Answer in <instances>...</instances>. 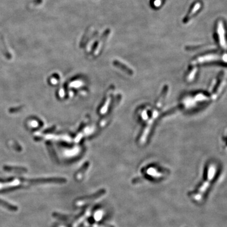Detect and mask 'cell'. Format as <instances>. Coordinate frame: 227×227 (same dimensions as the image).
I'll return each mask as SVG.
<instances>
[{"label": "cell", "instance_id": "obj_1", "mask_svg": "<svg viewBox=\"0 0 227 227\" xmlns=\"http://www.w3.org/2000/svg\"><path fill=\"white\" fill-rule=\"evenodd\" d=\"M66 180L62 178H53V179H16L11 181L6 182V183H0V189H6V188L14 187L18 186H30L39 184L45 183H57L63 184L66 183Z\"/></svg>", "mask_w": 227, "mask_h": 227}, {"label": "cell", "instance_id": "obj_2", "mask_svg": "<svg viewBox=\"0 0 227 227\" xmlns=\"http://www.w3.org/2000/svg\"><path fill=\"white\" fill-rule=\"evenodd\" d=\"M216 173V167L215 165H211L208 168V172H207V179L204 181V183L199 188V189L196 194H195L193 196V199L194 200L199 201L203 198V195L205 194L206 191L209 188V186L211 183V181L213 180Z\"/></svg>", "mask_w": 227, "mask_h": 227}, {"label": "cell", "instance_id": "obj_3", "mask_svg": "<svg viewBox=\"0 0 227 227\" xmlns=\"http://www.w3.org/2000/svg\"><path fill=\"white\" fill-rule=\"evenodd\" d=\"M106 193V191L105 189H101L99 191L97 192V193L92 194V196H90L86 198H83L76 201L75 204L77 206H81L85 204H87L90 202H92L94 201L101 198L103 196H104Z\"/></svg>", "mask_w": 227, "mask_h": 227}, {"label": "cell", "instance_id": "obj_4", "mask_svg": "<svg viewBox=\"0 0 227 227\" xmlns=\"http://www.w3.org/2000/svg\"><path fill=\"white\" fill-rule=\"evenodd\" d=\"M201 8V3L199 2H197L194 5L192 8L191 9V11H189V13L187 14V15L184 17L183 19V23H187L189 22V20L192 18V17L194 15V14H196L197 11L199 10Z\"/></svg>", "mask_w": 227, "mask_h": 227}, {"label": "cell", "instance_id": "obj_5", "mask_svg": "<svg viewBox=\"0 0 227 227\" xmlns=\"http://www.w3.org/2000/svg\"><path fill=\"white\" fill-rule=\"evenodd\" d=\"M0 207L2 208L10 211H17L18 210V207L16 206L7 203L5 201L0 199Z\"/></svg>", "mask_w": 227, "mask_h": 227}, {"label": "cell", "instance_id": "obj_6", "mask_svg": "<svg viewBox=\"0 0 227 227\" xmlns=\"http://www.w3.org/2000/svg\"><path fill=\"white\" fill-rule=\"evenodd\" d=\"M90 216V210L88 208L87 210H85L84 213L82 214V215L78 218L76 220H75V222L73 224V227H77L78 226H79L81 223H82L84 220Z\"/></svg>", "mask_w": 227, "mask_h": 227}, {"label": "cell", "instance_id": "obj_7", "mask_svg": "<svg viewBox=\"0 0 227 227\" xmlns=\"http://www.w3.org/2000/svg\"><path fill=\"white\" fill-rule=\"evenodd\" d=\"M218 32L219 34V41L220 44H221L223 48L226 47V42H225V39L224 37V30L223 28V26H222V24H219L218 26Z\"/></svg>", "mask_w": 227, "mask_h": 227}, {"label": "cell", "instance_id": "obj_8", "mask_svg": "<svg viewBox=\"0 0 227 227\" xmlns=\"http://www.w3.org/2000/svg\"><path fill=\"white\" fill-rule=\"evenodd\" d=\"M53 215L55 218H58V219H62V220H67V219H68L69 218V216H68L64 215H62V214L58 213H56V212L53 214Z\"/></svg>", "mask_w": 227, "mask_h": 227}, {"label": "cell", "instance_id": "obj_9", "mask_svg": "<svg viewBox=\"0 0 227 227\" xmlns=\"http://www.w3.org/2000/svg\"><path fill=\"white\" fill-rule=\"evenodd\" d=\"M103 215V212L101 210L97 211L94 215V219L96 220V221H100V220L102 218Z\"/></svg>", "mask_w": 227, "mask_h": 227}, {"label": "cell", "instance_id": "obj_10", "mask_svg": "<svg viewBox=\"0 0 227 227\" xmlns=\"http://www.w3.org/2000/svg\"><path fill=\"white\" fill-rule=\"evenodd\" d=\"M148 173L149 175H150V176L157 177H159L160 176H161V174L158 173L156 170L153 169V168H150V169L148 170Z\"/></svg>", "mask_w": 227, "mask_h": 227}, {"label": "cell", "instance_id": "obj_11", "mask_svg": "<svg viewBox=\"0 0 227 227\" xmlns=\"http://www.w3.org/2000/svg\"><path fill=\"white\" fill-rule=\"evenodd\" d=\"M5 169H6V170H8V171H17V172H23L25 171V170L24 169V168H11V167H8V168H5Z\"/></svg>", "mask_w": 227, "mask_h": 227}, {"label": "cell", "instance_id": "obj_12", "mask_svg": "<svg viewBox=\"0 0 227 227\" xmlns=\"http://www.w3.org/2000/svg\"><path fill=\"white\" fill-rule=\"evenodd\" d=\"M92 227H114L112 225H107V224H97V223H95L94 225H92Z\"/></svg>", "mask_w": 227, "mask_h": 227}, {"label": "cell", "instance_id": "obj_13", "mask_svg": "<svg viewBox=\"0 0 227 227\" xmlns=\"http://www.w3.org/2000/svg\"><path fill=\"white\" fill-rule=\"evenodd\" d=\"M60 227H64V226H60Z\"/></svg>", "mask_w": 227, "mask_h": 227}, {"label": "cell", "instance_id": "obj_14", "mask_svg": "<svg viewBox=\"0 0 227 227\" xmlns=\"http://www.w3.org/2000/svg\"><path fill=\"white\" fill-rule=\"evenodd\" d=\"M160 2H161V0H160Z\"/></svg>", "mask_w": 227, "mask_h": 227}]
</instances>
